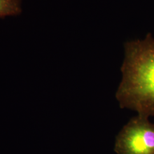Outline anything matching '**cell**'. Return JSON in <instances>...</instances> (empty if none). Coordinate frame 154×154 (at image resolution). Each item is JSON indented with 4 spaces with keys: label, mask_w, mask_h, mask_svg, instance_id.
Wrapping results in <instances>:
<instances>
[{
    "label": "cell",
    "mask_w": 154,
    "mask_h": 154,
    "mask_svg": "<svg viewBox=\"0 0 154 154\" xmlns=\"http://www.w3.org/2000/svg\"><path fill=\"white\" fill-rule=\"evenodd\" d=\"M23 0H0V18L22 14Z\"/></svg>",
    "instance_id": "3957f363"
},
{
    "label": "cell",
    "mask_w": 154,
    "mask_h": 154,
    "mask_svg": "<svg viewBox=\"0 0 154 154\" xmlns=\"http://www.w3.org/2000/svg\"><path fill=\"white\" fill-rule=\"evenodd\" d=\"M117 154H154V124L149 118H132L116 137Z\"/></svg>",
    "instance_id": "7a4b0ae2"
},
{
    "label": "cell",
    "mask_w": 154,
    "mask_h": 154,
    "mask_svg": "<svg viewBox=\"0 0 154 154\" xmlns=\"http://www.w3.org/2000/svg\"><path fill=\"white\" fill-rule=\"evenodd\" d=\"M121 66V82L116 94L120 107L138 116H154V38L127 41Z\"/></svg>",
    "instance_id": "6da1fadb"
}]
</instances>
